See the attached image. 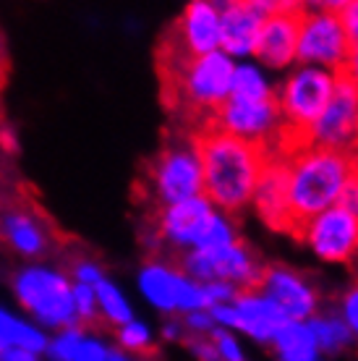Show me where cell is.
<instances>
[{
  "label": "cell",
  "instance_id": "6",
  "mask_svg": "<svg viewBox=\"0 0 358 361\" xmlns=\"http://www.w3.org/2000/svg\"><path fill=\"white\" fill-rule=\"evenodd\" d=\"M233 71V58H228L223 50H215V53L199 55V58L171 63L168 82L188 110L212 118L230 97Z\"/></svg>",
  "mask_w": 358,
  "mask_h": 361
},
{
  "label": "cell",
  "instance_id": "3",
  "mask_svg": "<svg viewBox=\"0 0 358 361\" xmlns=\"http://www.w3.org/2000/svg\"><path fill=\"white\" fill-rule=\"evenodd\" d=\"M152 228L160 244L178 254L238 241V226L233 215L217 209L204 194L157 209Z\"/></svg>",
  "mask_w": 358,
  "mask_h": 361
},
{
  "label": "cell",
  "instance_id": "9",
  "mask_svg": "<svg viewBox=\"0 0 358 361\" xmlns=\"http://www.w3.org/2000/svg\"><path fill=\"white\" fill-rule=\"evenodd\" d=\"M348 53L350 42L342 32L338 13L324 3H301L296 63L340 73Z\"/></svg>",
  "mask_w": 358,
  "mask_h": 361
},
{
  "label": "cell",
  "instance_id": "10",
  "mask_svg": "<svg viewBox=\"0 0 358 361\" xmlns=\"http://www.w3.org/2000/svg\"><path fill=\"white\" fill-rule=\"evenodd\" d=\"M136 286L142 298L162 314H188L199 309H209L206 288L191 280L171 259H149L136 275Z\"/></svg>",
  "mask_w": 358,
  "mask_h": 361
},
{
  "label": "cell",
  "instance_id": "30",
  "mask_svg": "<svg viewBox=\"0 0 358 361\" xmlns=\"http://www.w3.org/2000/svg\"><path fill=\"white\" fill-rule=\"evenodd\" d=\"M105 278V272H102V264L94 262V259H76L71 264V283H81V286H90L94 288L99 280Z\"/></svg>",
  "mask_w": 358,
  "mask_h": 361
},
{
  "label": "cell",
  "instance_id": "20",
  "mask_svg": "<svg viewBox=\"0 0 358 361\" xmlns=\"http://www.w3.org/2000/svg\"><path fill=\"white\" fill-rule=\"evenodd\" d=\"M0 238L24 259H39L53 249L47 223L27 207H11L0 215Z\"/></svg>",
  "mask_w": 358,
  "mask_h": 361
},
{
  "label": "cell",
  "instance_id": "38",
  "mask_svg": "<svg viewBox=\"0 0 358 361\" xmlns=\"http://www.w3.org/2000/svg\"><path fill=\"white\" fill-rule=\"evenodd\" d=\"M162 338H165V341H173V343H183L186 330L180 325V319H168V322L162 325Z\"/></svg>",
  "mask_w": 358,
  "mask_h": 361
},
{
  "label": "cell",
  "instance_id": "13",
  "mask_svg": "<svg viewBox=\"0 0 358 361\" xmlns=\"http://www.w3.org/2000/svg\"><path fill=\"white\" fill-rule=\"evenodd\" d=\"M304 145L345 154L358 149V90L348 79L338 76L330 102L316 118V123L309 128Z\"/></svg>",
  "mask_w": 358,
  "mask_h": 361
},
{
  "label": "cell",
  "instance_id": "8",
  "mask_svg": "<svg viewBox=\"0 0 358 361\" xmlns=\"http://www.w3.org/2000/svg\"><path fill=\"white\" fill-rule=\"evenodd\" d=\"M178 267L186 272L191 280L202 286L206 283H228L238 290L257 288L264 272V264L257 259V254L249 246L238 241L230 244L206 246V249H194L178 257Z\"/></svg>",
  "mask_w": 358,
  "mask_h": 361
},
{
  "label": "cell",
  "instance_id": "33",
  "mask_svg": "<svg viewBox=\"0 0 358 361\" xmlns=\"http://www.w3.org/2000/svg\"><path fill=\"white\" fill-rule=\"evenodd\" d=\"M180 325L186 330V335H209L215 330V319L209 314V309H199V312H188L183 314Z\"/></svg>",
  "mask_w": 358,
  "mask_h": 361
},
{
  "label": "cell",
  "instance_id": "21",
  "mask_svg": "<svg viewBox=\"0 0 358 361\" xmlns=\"http://www.w3.org/2000/svg\"><path fill=\"white\" fill-rule=\"evenodd\" d=\"M45 353L50 361H108L110 343L105 338L76 325L50 338Z\"/></svg>",
  "mask_w": 358,
  "mask_h": 361
},
{
  "label": "cell",
  "instance_id": "1",
  "mask_svg": "<svg viewBox=\"0 0 358 361\" xmlns=\"http://www.w3.org/2000/svg\"><path fill=\"white\" fill-rule=\"evenodd\" d=\"M197 152L204 176V197L228 215L251 204V194L267 160V149L233 139L212 126L199 131Z\"/></svg>",
  "mask_w": 358,
  "mask_h": 361
},
{
  "label": "cell",
  "instance_id": "5",
  "mask_svg": "<svg viewBox=\"0 0 358 361\" xmlns=\"http://www.w3.org/2000/svg\"><path fill=\"white\" fill-rule=\"evenodd\" d=\"M71 278L50 264H27L18 267L11 278V290L18 307L24 309L37 327L47 330H68L79 325L73 309Z\"/></svg>",
  "mask_w": 358,
  "mask_h": 361
},
{
  "label": "cell",
  "instance_id": "11",
  "mask_svg": "<svg viewBox=\"0 0 358 361\" xmlns=\"http://www.w3.org/2000/svg\"><path fill=\"white\" fill-rule=\"evenodd\" d=\"M206 126L223 134L275 152L283 147V123H280L278 102L275 99H241L228 97L223 108L206 121Z\"/></svg>",
  "mask_w": 358,
  "mask_h": 361
},
{
  "label": "cell",
  "instance_id": "39",
  "mask_svg": "<svg viewBox=\"0 0 358 361\" xmlns=\"http://www.w3.org/2000/svg\"><path fill=\"white\" fill-rule=\"evenodd\" d=\"M0 149L8 154H16L18 152V139H16V131L11 126H0Z\"/></svg>",
  "mask_w": 358,
  "mask_h": 361
},
{
  "label": "cell",
  "instance_id": "35",
  "mask_svg": "<svg viewBox=\"0 0 358 361\" xmlns=\"http://www.w3.org/2000/svg\"><path fill=\"white\" fill-rule=\"evenodd\" d=\"M338 204H340L345 212H350L353 217H358V178H353L345 183V189H342L340 199H338Z\"/></svg>",
  "mask_w": 358,
  "mask_h": 361
},
{
  "label": "cell",
  "instance_id": "24",
  "mask_svg": "<svg viewBox=\"0 0 358 361\" xmlns=\"http://www.w3.org/2000/svg\"><path fill=\"white\" fill-rule=\"evenodd\" d=\"M230 97L241 99H275V79L267 68H261L254 58L238 61L233 71V90Z\"/></svg>",
  "mask_w": 358,
  "mask_h": 361
},
{
  "label": "cell",
  "instance_id": "2",
  "mask_svg": "<svg viewBox=\"0 0 358 361\" xmlns=\"http://www.w3.org/2000/svg\"><path fill=\"white\" fill-rule=\"evenodd\" d=\"M280 152L288 163V202L296 228L338 204L345 183L353 178L350 154L311 145H293Z\"/></svg>",
  "mask_w": 358,
  "mask_h": 361
},
{
  "label": "cell",
  "instance_id": "17",
  "mask_svg": "<svg viewBox=\"0 0 358 361\" xmlns=\"http://www.w3.org/2000/svg\"><path fill=\"white\" fill-rule=\"evenodd\" d=\"M298 13L301 3H288L283 0L280 11L269 13L261 24L259 39L254 47V61L267 68L269 73H285L296 66L298 53Z\"/></svg>",
  "mask_w": 358,
  "mask_h": 361
},
{
  "label": "cell",
  "instance_id": "22",
  "mask_svg": "<svg viewBox=\"0 0 358 361\" xmlns=\"http://www.w3.org/2000/svg\"><path fill=\"white\" fill-rule=\"evenodd\" d=\"M269 345L275 361H324L309 322H285Z\"/></svg>",
  "mask_w": 358,
  "mask_h": 361
},
{
  "label": "cell",
  "instance_id": "31",
  "mask_svg": "<svg viewBox=\"0 0 358 361\" xmlns=\"http://www.w3.org/2000/svg\"><path fill=\"white\" fill-rule=\"evenodd\" d=\"M338 314L342 317V322L348 325L350 335H353V341L358 343V280L350 286L340 298V312Z\"/></svg>",
  "mask_w": 358,
  "mask_h": 361
},
{
  "label": "cell",
  "instance_id": "42",
  "mask_svg": "<svg viewBox=\"0 0 358 361\" xmlns=\"http://www.w3.org/2000/svg\"><path fill=\"white\" fill-rule=\"evenodd\" d=\"M350 157H353V176L358 178V149L353 154H350Z\"/></svg>",
  "mask_w": 358,
  "mask_h": 361
},
{
  "label": "cell",
  "instance_id": "27",
  "mask_svg": "<svg viewBox=\"0 0 358 361\" xmlns=\"http://www.w3.org/2000/svg\"><path fill=\"white\" fill-rule=\"evenodd\" d=\"M116 341H118V351L147 353V351H152L154 335H152V327L147 325L144 319H136L134 317L131 322H125L123 327H118Z\"/></svg>",
  "mask_w": 358,
  "mask_h": 361
},
{
  "label": "cell",
  "instance_id": "41",
  "mask_svg": "<svg viewBox=\"0 0 358 361\" xmlns=\"http://www.w3.org/2000/svg\"><path fill=\"white\" fill-rule=\"evenodd\" d=\"M108 361H134L128 353H123V351H118V348H110V356H108Z\"/></svg>",
  "mask_w": 358,
  "mask_h": 361
},
{
  "label": "cell",
  "instance_id": "15",
  "mask_svg": "<svg viewBox=\"0 0 358 361\" xmlns=\"http://www.w3.org/2000/svg\"><path fill=\"white\" fill-rule=\"evenodd\" d=\"M220 50V3L191 0L168 35V66Z\"/></svg>",
  "mask_w": 358,
  "mask_h": 361
},
{
  "label": "cell",
  "instance_id": "16",
  "mask_svg": "<svg viewBox=\"0 0 358 361\" xmlns=\"http://www.w3.org/2000/svg\"><path fill=\"white\" fill-rule=\"evenodd\" d=\"M257 288L280 309L288 322H306L319 312V293L311 280L285 264H269Z\"/></svg>",
  "mask_w": 358,
  "mask_h": 361
},
{
  "label": "cell",
  "instance_id": "40",
  "mask_svg": "<svg viewBox=\"0 0 358 361\" xmlns=\"http://www.w3.org/2000/svg\"><path fill=\"white\" fill-rule=\"evenodd\" d=\"M6 71H8V50H6V37L0 32V84L6 79Z\"/></svg>",
  "mask_w": 358,
  "mask_h": 361
},
{
  "label": "cell",
  "instance_id": "26",
  "mask_svg": "<svg viewBox=\"0 0 358 361\" xmlns=\"http://www.w3.org/2000/svg\"><path fill=\"white\" fill-rule=\"evenodd\" d=\"M94 296H97V309H99V319H105L108 325L123 327L125 322L134 319V307L125 296L121 286H116L110 278H102L94 286Z\"/></svg>",
  "mask_w": 358,
  "mask_h": 361
},
{
  "label": "cell",
  "instance_id": "29",
  "mask_svg": "<svg viewBox=\"0 0 358 361\" xmlns=\"http://www.w3.org/2000/svg\"><path fill=\"white\" fill-rule=\"evenodd\" d=\"M212 343H215L217 359L220 361H246V351H243L238 335L230 333V330H223V327H215L212 333Z\"/></svg>",
  "mask_w": 358,
  "mask_h": 361
},
{
  "label": "cell",
  "instance_id": "25",
  "mask_svg": "<svg viewBox=\"0 0 358 361\" xmlns=\"http://www.w3.org/2000/svg\"><path fill=\"white\" fill-rule=\"evenodd\" d=\"M306 322L311 327V335H314V341H316V345H319L322 356H327V353H330V356L332 353H340L356 343L348 325H345L342 317L335 314V312H330V314L316 312V314H314L311 319H306Z\"/></svg>",
  "mask_w": 358,
  "mask_h": 361
},
{
  "label": "cell",
  "instance_id": "14",
  "mask_svg": "<svg viewBox=\"0 0 358 361\" xmlns=\"http://www.w3.org/2000/svg\"><path fill=\"white\" fill-rule=\"evenodd\" d=\"M209 314L217 327L230 330L235 335L241 333L264 345L272 343L278 330L288 322L285 317L280 314V309L259 288L238 290V296L230 304H217L209 309Z\"/></svg>",
  "mask_w": 358,
  "mask_h": 361
},
{
  "label": "cell",
  "instance_id": "28",
  "mask_svg": "<svg viewBox=\"0 0 358 361\" xmlns=\"http://www.w3.org/2000/svg\"><path fill=\"white\" fill-rule=\"evenodd\" d=\"M71 293H73V309H76V317H79V325L81 327L94 325V322L99 319L94 288H90V286H81V283H73Z\"/></svg>",
  "mask_w": 358,
  "mask_h": 361
},
{
  "label": "cell",
  "instance_id": "32",
  "mask_svg": "<svg viewBox=\"0 0 358 361\" xmlns=\"http://www.w3.org/2000/svg\"><path fill=\"white\" fill-rule=\"evenodd\" d=\"M338 18H340V27L348 37L350 47L358 45V0H342L340 8H338Z\"/></svg>",
  "mask_w": 358,
  "mask_h": 361
},
{
  "label": "cell",
  "instance_id": "36",
  "mask_svg": "<svg viewBox=\"0 0 358 361\" xmlns=\"http://www.w3.org/2000/svg\"><path fill=\"white\" fill-rule=\"evenodd\" d=\"M340 76L342 79H348V82L358 90V45L350 47L348 58H345V63H342V68H340Z\"/></svg>",
  "mask_w": 358,
  "mask_h": 361
},
{
  "label": "cell",
  "instance_id": "4",
  "mask_svg": "<svg viewBox=\"0 0 358 361\" xmlns=\"http://www.w3.org/2000/svg\"><path fill=\"white\" fill-rule=\"evenodd\" d=\"M340 73L296 63L283 73L280 84H275V102H278L280 123H283V147L304 145L309 128L316 123L327 108L335 84Z\"/></svg>",
  "mask_w": 358,
  "mask_h": 361
},
{
  "label": "cell",
  "instance_id": "12",
  "mask_svg": "<svg viewBox=\"0 0 358 361\" xmlns=\"http://www.w3.org/2000/svg\"><path fill=\"white\" fill-rule=\"evenodd\" d=\"M293 233L309 246V252L327 264H350L358 259V217L335 204L309 217Z\"/></svg>",
  "mask_w": 358,
  "mask_h": 361
},
{
  "label": "cell",
  "instance_id": "19",
  "mask_svg": "<svg viewBox=\"0 0 358 361\" xmlns=\"http://www.w3.org/2000/svg\"><path fill=\"white\" fill-rule=\"evenodd\" d=\"M264 6L261 0H225L220 3V50L228 58L251 61L254 47L264 24Z\"/></svg>",
  "mask_w": 358,
  "mask_h": 361
},
{
  "label": "cell",
  "instance_id": "34",
  "mask_svg": "<svg viewBox=\"0 0 358 361\" xmlns=\"http://www.w3.org/2000/svg\"><path fill=\"white\" fill-rule=\"evenodd\" d=\"M183 343H186V348L194 353L199 361H220L217 359L215 343H212L209 335H186Z\"/></svg>",
  "mask_w": 358,
  "mask_h": 361
},
{
  "label": "cell",
  "instance_id": "18",
  "mask_svg": "<svg viewBox=\"0 0 358 361\" xmlns=\"http://www.w3.org/2000/svg\"><path fill=\"white\" fill-rule=\"evenodd\" d=\"M249 207H254V212L269 231H280V233L296 231V223L290 215V202H288V163L280 149L267 154Z\"/></svg>",
  "mask_w": 358,
  "mask_h": 361
},
{
  "label": "cell",
  "instance_id": "7",
  "mask_svg": "<svg viewBox=\"0 0 358 361\" xmlns=\"http://www.w3.org/2000/svg\"><path fill=\"white\" fill-rule=\"evenodd\" d=\"M147 194L157 209L204 194L202 160L194 139L165 145L147 168Z\"/></svg>",
  "mask_w": 358,
  "mask_h": 361
},
{
  "label": "cell",
  "instance_id": "23",
  "mask_svg": "<svg viewBox=\"0 0 358 361\" xmlns=\"http://www.w3.org/2000/svg\"><path fill=\"white\" fill-rule=\"evenodd\" d=\"M47 333L42 327H37L32 319L16 317L6 307H0V348L6 345H18L32 353H45L47 351Z\"/></svg>",
  "mask_w": 358,
  "mask_h": 361
},
{
  "label": "cell",
  "instance_id": "37",
  "mask_svg": "<svg viewBox=\"0 0 358 361\" xmlns=\"http://www.w3.org/2000/svg\"><path fill=\"white\" fill-rule=\"evenodd\" d=\"M0 361H39V353H32L18 345H6L0 348Z\"/></svg>",
  "mask_w": 358,
  "mask_h": 361
}]
</instances>
